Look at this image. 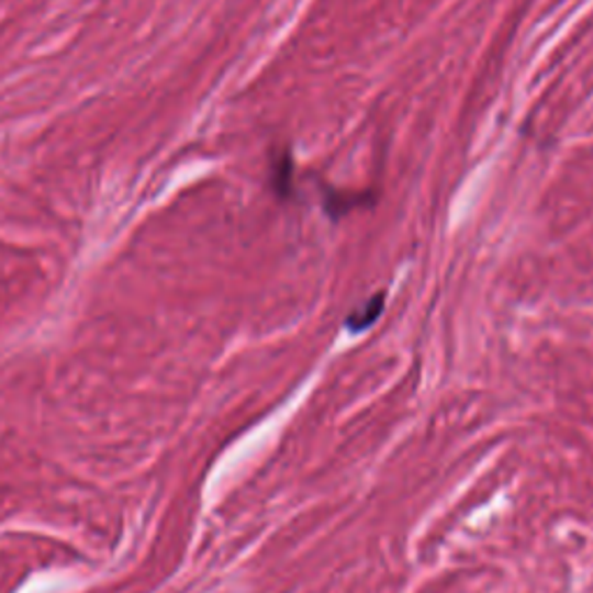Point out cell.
<instances>
[{
  "mask_svg": "<svg viewBox=\"0 0 593 593\" xmlns=\"http://www.w3.org/2000/svg\"><path fill=\"white\" fill-rule=\"evenodd\" d=\"M383 306H385V292H378V294H373L371 300H369V302H367L362 309L355 311V313L348 317V321H346L348 329L359 332V329H367V327H371V325L376 323V317H378L380 313H383Z\"/></svg>",
  "mask_w": 593,
  "mask_h": 593,
  "instance_id": "obj_1",
  "label": "cell"
},
{
  "mask_svg": "<svg viewBox=\"0 0 593 593\" xmlns=\"http://www.w3.org/2000/svg\"><path fill=\"white\" fill-rule=\"evenodd\" d=\"M357 204H362V198H348L346 193H336V195L327 198V211L332 216L348 214V211Z\"/></svg>",
  "mask_w": 593,
  "mask_h": 593,
  "instance_id": "obj_2",
  "label": "cell"
}]
</instances>
